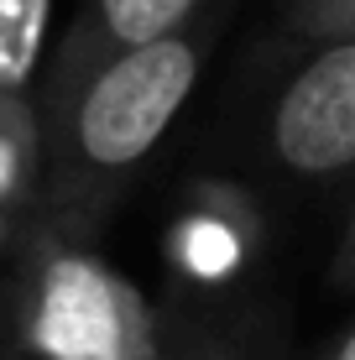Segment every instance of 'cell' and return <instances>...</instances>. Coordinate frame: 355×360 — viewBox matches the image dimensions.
<instances>
[{
    "instance_id": "4",
    "label": "cell",
    "mask_w": 355,
    "mask_h": 360,
    "mask_svg": "<svg viewBox=\"0 0 355 360\" xmlns=\"http://www.w3.org/2000/svg\"><path fill=\"white\" fill-rule=\"evenodd\" d=\"M199 6L204 0H84V11L63 32V42L53 47L42 99L73 89L84 73H94L100 63L131 53V47L162 42V37L193 27V21H199Z\"/></svg>"
},
{
    "instance_id": "10",
    "label": "cell",
    "mask_w": 355,
    "mask_h": 360,
    "mask_svg": "<svg viewBox=\"0 0 355 360\" xmlns=\"http://www.w3.org/2000/svg\"><path fill=\"white\" fill-rule=\"evenodd\" d=\"M162 360H251V355L230 350V345H193V350H183V355H167V345H162Z\"/></svg>"
},
{
    "instance_id": "7",
    "label": "cell",
    "mask_w": 355,
    "mask_h": 360,
    "mask_svg": "<svg viewBox=\"0 0 355 360\" xmlns=\"http://www.w3.org/2000/svg\"><path fill=\"white\" fill-rule=\"evenodd\" d=\"M288 21L309 42H319V37H355V0H288Z\"/></svg>"
},
{
    "instance_id": "5",
    "label": "cell",
    "mask_w": 355,
    "mask_h": 360,
    "mask_svg": "<svg viewBox=\"0 0 355 360\" xmlns=\"http://www.w3.org/2000/svg\"><path fill=\"white\" fill-rule=\"evenodd\" d=\"M42 198V110L37 94L0 89V209L32 219Z\"/></svg>"
},
{
    "instance_id": "11",
    "label": "cell",
    "mask_w": 355,
    "mask_h": 360,
    "mask_svg": "<svg viewBox=\"0 0 355 360\" xmlns=\"http://www.w3.org/2000/svg\"><path fill=\"white\" fill-rule=\"evenodd\" d=\"M21 230H27V219H16V214H6V209H0V256H11V251H16Z\"/></svg>"
},
{
    "instance_id": "8",
    "label": "cell",
    "mask_w": 355,
    "mask_h": 360,
    "mask_svg": "<svg viewBox=\"0 0 355 360\" xmlns=\"http://www.w3.org/2000/svg\"><path fill=\"white\" fill-rule=\"evenodd\" d=\"M329 277H335L340 288H355V209H350V219H345V235H340V251H335Z\"/></svg>"
},
{
    "instance_id": "13",
    "label": "cell",
    "mask_w": 355,
    "mask_h": 360,
    "mask_svg": "<svg viewBox=\"0 0 355 360\" xmlns=\"http://www.w3.org/2000/svg\"><path fill=\"white\" fill-rule=\"evenodd\" d=\"M16 360H27V355H16Z\"/></svg>"
},
{
    "instance_id": "2",
    "label": "cell",
    "mask_w": 355,
    "mask_h": 360,
    "mask_svg": "<svg viewBox=\"0 0 355 360\" xmlns=\"http://www.w3.org/2000/svg\"><path fill=\"white\" fill-rule=\"evenodd\" d=\"M11 334L27 360H162L136 282L68 230L27 219L11 251Z\"/></svg>"
},
{
    "instance_id": "1",
    "label": "cell",
    "mask_w": 355,
    "mask_h": 360,
    "mask_svg": "<svg viewBox=\"0 0 355 360\" xmlns=\"http://www.w3.org/2000/svg\"><path fill=\"white\" fill-rule=\"evenodd\" d=\"M204 27L131 47L73 89L37 99L42 110V198L32 219L94 240L141 162L162 146L204 68Z\"/></svg>"
},
{
    "instance_id": "6",
    "label": "cell",
    "mask_w": 355,
    "mask_h": 360,
    "mask_svg": "<svg viewBox=\"0 0 355 360\" xmlns=\"http://www.w3.org/2000/svg\"><path fill=\"white\" fill-rule=\"evenodd\" d=\"M53 0H0V89L37 94Z\"/></svg>"
},
{
    "instance_id": "9",
    "label": "cell",
    "mask_w": 355,
    "mask_h": 360,
    "mask_svg": "<svg viewBox=\"0 0 355 360\" xmlns=\"http://www.w3.org/2000/svg\"><path fill=\"white\" fill-rule=\"evenodd\" d=\"M0 360H16V334H11V277H0Z\"/></svg>"
},
{
    "instance_id": "12",
    "label": "cell",
    "mask_w": 355,
    "mask_h": 360,
    "mask_svg": "<svg viewBox=\"0 0 355 360\" xmlns=\"http://www.w3.org/2000/svg\"><path fill=\"white\" fill-rule=\"evenodd\" d=\"M324 360H355V324H350L345 334H340L335 345H329V355H324Z\"/></svg>"
},
{
    "instance_id": "3",
    "label": "cell",
    "mask_w": 355,
    "mask_h": 360,
    "mask_svg": "<svg viewBox=\"0 0 355 360\" xmlns=\"http://www.w3.org/2000/svg\"><path fill=\"white\" fill-rule=\"evenodd\" d=\"M266 141L292 178L329 183L355 172V37L314 42L277 89Z\"/></svg>"
}]
</instances>
